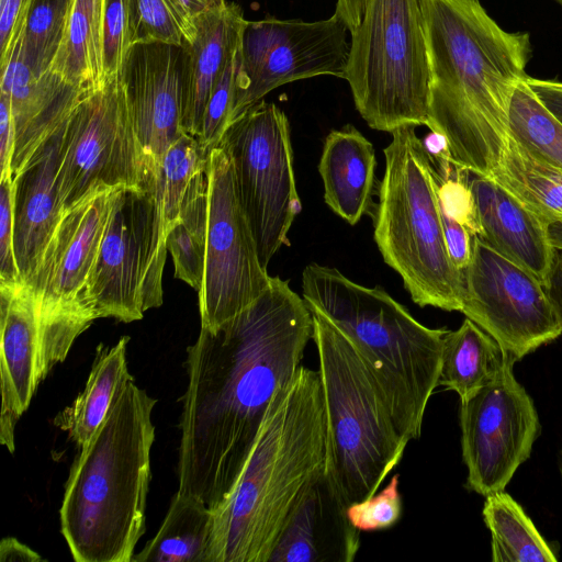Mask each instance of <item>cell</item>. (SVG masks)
Returning a JSON list of instances; mask_svg holds the SVG:
<instances>
[{
	"instance_id": "1",
	"label": "cell",
	"mask_w": 562,
	"mask_h": 562,
	"mask_svg": "<svg viewBox=\"0 0 562 562\" xmlns=\"http://www.w3.org/2000/svg\"><path fill=\"white\" fill-rule=\"evenodd\" d=\"M313 337V316L289 280L267 290L187 348L178 491L210 509L227 495L276 393L296 373Z\"/></svg>"
},
{
	"instance_id": "2",
	"label": "cell",
	"mask_w": 562,
	"mask_h": 562,
	"mask_svg": "<svg viewBox=\"0 0 562 562\" xmlns=\"http://www.w3.org/2000/svg\"><path fill=\"white\" fill-rule=\"evenodd\" d=\"M428 117L452 164L491 177L508 138V109L528 77L529 34L507 32L479 0H425Z\"/></svg>"
},
{
	"instance_id": "3",
	"label": "cell",
	"mask_w": 562,
	"mask_h": 562,
	"mask_svg": "<svg viewBox=\"0 0 562 562\" xmlns=\"http://www.w3.org/2000/svg\"><path fill=\"white\" fill-rule=\"evenodd\" d=\"M325 458L319 373L301 364L273 396L232 488L211 509L205 562H269L292 509L324 472Z\"/></svg>"
},
{
	"instance_id": "4",
	"label": "cell",
	"mask_w": 562,
	"mask_h": 562,
	"mask_svg": "<svg viewBox=\"0 0 562 562\" xmlns=\"http://www.w3.org/2000/svg\"><path fill=\"white\" fill-rule=\"evenodd\" d=\"M156 404L157 398L128 382L79 449L59 510L75 561L132 562L146 530Z\"/></svg>"
},
{
	"instance_id": "5",
	"label": "cell",
	"mask_w": 562,
	"mask_h": 562,
	"mask_svg": "<svg viewBox=\"0 0 562 562\" xmlns=\"http://www.w3.org/2000/svg\"><path fill=\"white\" fill-rule=\"evenodd\" d=\"M303 299L331 321L357 348L402 436L418 439L441 366L447 328L419 323L383 288L353 282L312 262L302 272Z\"/></svg>"
},
{
	"instance_id": "6",
	"label": "cell",
	"mask_w": 562,
	"mask_h": 562,
	"mask_svg": "<svg viewBox=\"0 0 562 562\" xmlns=\"http://www.w3.org/2000/svg\"><path fill=\"white\" fill-rule=\"evenodd\" d=\"M310 310L326 418L324 475L348 507L378 492L409 441L349 337Z\"/></svg>"
},
{
	"instance_id": "7",
	"label": "cell",
	"mask_w": 562,
	"mask_h": 562,
	"mask_svg": "<svg viewBox=\"0 0 562 562\" xmlns=\"http://www.w3.org/2000/svg\"><path fill=\"white\" fill-rule=\"evenodd\" d=\"M394 130L372 217L374 240L414 303L461 311L463 282L448 254L439 203V176L415 131Z\"/></svg>"
},
{
	"instance_id": "8",
	"label": "cell",
	"mask_w": 562,
	"mask_h": 562,
	"mask_svg": "<svg viewBox=\"0 0 562 562\" xmlns=\"http://www.w3.org/2000/svg\"><path fill=\"white\" fill-rule=\"evenodd\" d=\"M425 0H367L350 33L345 79L367 124L390 132L429 125Z\"/></svg>"
},
{
	"instance_id": "9",
	"label": "cell",
	"mask_w": 562,
	"mask_h": 562,
	"mask_svg": "<svg viewBox=\"0 0 562 562\" xmlns=\"http://www.w3.org/2000/svg\"><path fill=\"white\" fill-rule=\"evenodd\" d=\"M167 233L155 188L119 187L87 282L97 318L131 323L162 304Z\"/></svg>"
},
{
	"instance_id": "10",
	"label": "cell",
	"mask_w": 562,
	"mask_h": 562,
	"mask_svg": "<svg viewBox=\"0 0 562 562\" xmlns=\"http://www.w3.org/2000/svg\"><path fill=\"white\" fill-rule=\"evenodd\" d=\"M290 125L285 113L263 100L229 123L221 144L227 149L235 184L267 269L302 210L297 194Z\"/></svg>"
},
{
	"instance_id": "11",
	"label": "cell",
	"mask_w": 562,
	"mask_h": 562,
	"mask_svg": "<svg viewBox=\"0 0 562 562\" xmlns=\"http://www.w3.org/2000/svg\"><path fill=\"white\" fill-rule=\"evenodd\" d=\"M155 188L128 113L121 74L86 94L64 124L58 187L64 213L119 187Z\"/></svg>"
},
{
	"instance_id": "12",
	"label": "cell",
	"mask_w": 562,
	"mask_h": 562,
	"mask_svg": "<svg viewBox=\"0 0 562 562\" xmlns=\"http://www.w3.org/2000/svg\"><path fill=\"white\" fill-rule=\"evenodd\" d=\"M207 180L205 268L198 294L201 327L214 329L259 297L272 277L260 262L221 143L209 154Z\"/></svg>"
},
{
	"instance_id": "13",
	"label": "cell",
	"mask_w": 562,
	"mask_h": 562,
	"mask_svg": "<svg viewBox=\"0 0 562 562\" xmlns=\"http://www.w3.org/2000/svg\"><path fill=\"white\" fill-rule=\"evenodd\" d=\"M348 34L335 13L314 22L272 16L247 21L238 48L231 122L282 85L322 75L345 79Z\"/></svg>"
},
{
	"instance_id": "14",
	"label": "cell",
	"mask_w": 562,
	"mask_h": 562,
	"mask_svg": "<svg viewBox=\"0 0 562 562\" xmlns=\"http://www.w3.org/2000/svg\"><path fill=\"white\" fill-rule=\"evenodd\" d=\"M462 307L516 361L555 340L562 321L546 286L528 270L472 235L462 270Z\"/></svg>"
},
{
	"instance_id": "15",
	"label": "cell",
	"mask_w": 562,
	"mask_h": 562,
	"mask_svg": "<svg viewBox=\"0 0 562 562\" xmlns=\"http://www.w3.org/2000/svg\"><path fill=\"white\" fill-rule=\"evenodd\" d=\"M515 362L508 356L497 375L460 405L467 487L484 497L505 490L541 429L533 401L514 375Z\"/></svg>"
},
{
	"instance_id": "16",
	"label": "cell",
	"mask_w": 562,
	"mask_h": 562,
	"mask_svg": "<svg viewBox=\"0 0 562 562\" xmlns=\"http://www.w3.org/2000/svg\"><path fill=\"white\" fill-rule=\"evenodd\" d=\"M121 79L142 153L157 176L181 128L183 47L160 42L127 48Z\"/></svg>"
},
{
	"instance_id": "17",
	"label": "cell",
	"mask_w": 562,
	"mask_h": 562,
	"mask_svg": "<svg viewBox=\"0 0 562 562\" xmlns=\"http://www.w3.org/2000/svg\"><path fill=\"white\" fill-rule=\"evenodd\" d=\"M112 190L100 192L64 213L29 284L38 314L85 312L97 315L87 282L108 222Z\"/></svg>"
},
{
	"instance_id": "18",
	"label": "cell",
	"mask_w": 562,
	"mask_h": 562,
	"mask_svg": "<svg viewBox=\"0 0 562 562\" xmlns=\"http://www.w3.org/2000/svg\"><path fill=\"white\" fill-rule=\"evenodd\" d=\"M0 442L15 449V427L45 380L37 299L33 289L0 286Z\"/></svg>"
},
{
	"instance_id": "19",
	"label": "cell",
	"mask_w": 562,
	"mask_h": 562,
	"mask_svg": "<svg viewBox=\"0 0 562 562\" xmlns=\"http://www.w3.org/2000/svg\"><path fill=\"white\" fill-rule=\"evenodd\" d=\"M0 70V93L10 103L14 123V148L10 162L13 179L36 148L92 90L76 87L52 70L35 76L23 61L18 41Z\"/></svg>"
},
{
	"instance_id": "20",
	"label": "cell",
	"mask_w": 562,
	"mask_h": 562,
	"mask_svg": "<svg viewBox=\"0 0 562 562\" xmlns=\"http://www.w3.org/2000/svg\"><path fill=\"white\" fill-rule=\"evenodd\" d=\"M64 124L36 148L12 179L14 252L25 283L34 277L64 215L58 187Z\"/></svg>"
},
{
	"instance_id": "21",
	"label": "cell",
	"mask_w": 562,
	"mask_h": 562,
	"mask_svg": "<svg viewBox=\"0 0 562 562\" xmlns=\"http://www.w3.org/2000/svg\"><path fill=\"white\" fill-rule=\"evenodd\" d=\"M464 177L474 203L477 236L546 286L555 251L548 226L494 179L468 170Z\"/></svg>"
},
{
	"instance_id": "22",
	"label": "cell",
	"mask_w": 562,
	"mask_h": 562,
	"mask_svg": "<svg viewBox=\"0 0 562 562\" xmlns=\"http://www.w3.org/2000/svg\"><path fill=\"white\" fill-rule=\"evenodd\" d=\"M360 532L323 472L289 515L269 562H352Z\"/></svg>"
},
{
	"instance_id": "23",
	"label": "cell",
	"mask_w": 562,
	"mask_h": 562,
	"mask_svg": "<svg viewBox=\"0 0 562 562\" xmlns=\"http://www.w3.org/2000/svg\"><path fill=\"white\" fill-rule=\"evenodd\" d=\"M247 24L241 8L227 2L223 8L199 14L196 33L183 41L181 128L198 138L211 91L240 45Z\"/></svg>"
},
{
	"instance_id": "24",
	"label": "cell",
	"mask_w": 562,
	"mask_h": 562,
	"mask_svg": "<svg viewBox=\"0 0 562 562\" xmlns=\"http://www.w3.org/2000/svg\"><path fill=\"white\" fill-rule=\"evenodd\" d=\"M374 148L356 127L333 130L325 138L318 171L326 204L350 225L373 217L378 193Z\"/></svg>"
},
{
	"instance_id": "25",
	"label": "cell",
	"mask_w": 562,
	"mask_h": 562,
	"mask_svg": "<svg viewBox=\"0 0 562 562\" xmlns=\"http://www.w3.org/2000/svg\"><path fill=\"white\" fill-rule=\"evenodd\" d=\"M128 342L130 337L122 336L111 347L104 344L97 347L83 390L53 419L79 449L101 425L121 387L134 381L127 367Z\"/></svg>"
},
{
	"instance_id": "26",
	"label": "cell",
	"mask_w": 562,
	"mask_h": 562,
	"mask_svg": "<svg viewBox=\"0 0 562 562\" xmlns=\"http://www.w3.org/2000/svg\"><path fill=\"white\" fill-rule=\"evenodd\" d=\"M508 356L494 338L465 318L443 337L438 386L454 391L463 403L497 375Z\"/></svg>"
},
{
	"instance_id": "27",
	"label": "cell",
	"mask_w": 562,
	"mask_h": 562,
	"mask_svg": "<svg viewBox=\"0 0 562 562\" xmlns=\"http://www.w3.org/2000/svg\"><path fill=\"white\" fill-rule=\"evenodd\" d=\"M490 178L547 226L562 218V171L531 156L510 135Z\"/></svg>"
},
{
	"instance_id": "28",
	"label": "cell",
	"mask_w": 562,
	"mask_h": 562,
	"mask_svg": "<svg viewBox=\"0 0 562 562\" xmlns=\"http://www.w3.org/2000/svg\"><path fill=\"white\" fill-rule=\"evenodd\" d=\"M211 521L203 502L177 492L157 533L132 562H205Z\"/></svg>"
},
{
	"instance_id": "29",
	"label": "cell",
	"mask_w": 562,
	"mask_h": 562,
	"mask_svg": "<svg viewBox=\"0 0 562 562\" xmlns=\"http://www.w3.org/2000/svg\"><path fill=\"white\" fill-rule=\"evenodd\" d=\"M104 0H72L52 71L87 90L102 86V16Z\"/></svg>"
},
{
	"instance_id": "30",
	"label": "cell",
	"mask_w": 562,
	"mask_h": 562,
	"mask_svg": "<svg viewBox=\"0 0 562 562\" xmlns=\"http://www.w3.org/2000/svg\"><path fill=\"white\" fill-rule=\"evenodd\" d=\"M483 519L494 562H555V551L522 507L504 491L485 496Z\"/></svg>"
},
{
	"instance_id": "31",
	"label": "cell",
	"mask_w": 562,
	"mask_h": 562,
	"mask_svg": "<svg viewBox=\"0 0 562 562\" xmlns=\"http://www.w3.org/2000/svg\"><path fill=\"white\" fill-rule=\"evenodd\" d=\"M207 184V171L201 172L183 199L179 221L167 232L166 237L176 278L198 292L205 268Z\"/></svg>"
},
{
	"instance_id": "32",
	"label": "cell",
	"mask_w": 562,
	"mask_h": 562,
	"mask_svg": "<svg viewBox=\"0 0 562 562\" xmlns=\"http://www.w3.org/2000/svg\"><path fill=\"white\" fill-rule=\"evenodd\" d=\"M525 79L510 99L508 134L531 156L562 171V122Z\"/></svg>"
},
{
	"instance_id": "33",
	"label": "cell",
	"mask_w": 562,
	"mask_h": 562,
	"mask_svg": "<svg viewBox=\"0 0 562 562\" xmlns=\"http://www.w3.org/2000/svg\"><path fill=\"white\" fill-rule=\"evenodd\" d=\"M209 154L183 133L167 150L156 176V192L166 233L179 221L183 199L207 166Z\"/></svg>"
},
{
	"instance_id": "34",
	"label": "cell",
	"mask_w": 562,
	"mask_h": 562,
	"mask_svg": "<svg viewBox=\"0 0 562 562\" xmlns=\"http://www.w3.org/2000/svg\"><path fill=\"white\" fill-rule=\"evenodd\" d=\"M72 0H34L18 38L23 61L40 77L50 69L64 37Z\"/></svg>"
},
{
	"instance_id": "35",
	"label": "cell",
	"mask_w": 562,
	"mask_h": 562,
	"mask_svg": "<svg viewBox=\"0 0 562 562\" xmlns=\"http://www.w3.org/2000/svg\"><path fill=\"white\" fill-rule=\"evenodd\" d=\"M127 46L160 42L181 46L191 42L195 25L180 12L176 0H125Z\"/></svg>"
},
{
	"instance_id": "36",
	"label": "cell",
	"mask_w": 562,
	"mask_h": 562,
	"mask_svg": "<svg viewBox=\"0 0 562 562\" xmlns=\"http://www.w3.org/2000/svg\"><path fill=\"white\" fill-rule=\"evenodd\" d=\"M238 49L226 64L209 97L203 114L201 134L196 138L206 154H210V151L220 144L224 132L229 125L235 94Z\"/></svg>"
},
{
	"instance_id": "37",
	"label": "cell",
	"mask_w": 562,
	"mask_h": 562,
	"mask_svg": "<svg viewBox=\"0 0 562 562\" xmlns=\"http://www.w3.org/2000/svg\"><path fill=\"white\" fill-rule=\"evenodd\" d=\"M347 515L360 531H376L394 526L402 515L400 475L394 474L382 491L349 505Z\"/></svg>"
},
{
	"instance_id": "38",
	"label": "cell",
	"mask_w": 562,
	"mask_h": 562,
	"mask_svg": "<svg viewBox=\"0 0 562 562\" xmlns=\"http://www.w3.org/2000/svg\"><path fill=\"white\" fill-rule=\"evenodd\" d=\"M127 46L125 0H104L102 16L103 81L121 74Z\"/></svg>"
},
{
	"instance_id": "39",
	"label": "cell",
	"mask_w": 562,
	"mask_h": 562,
	"mask_svg": "<svg viewBox=\"0 0 562 562\" xmlns=\"http://www.w3.org/2000/svg\"><path fill=\"white\" fill-rule=\"evenodd\" d=\"M0 286L16 288L25 283L20 274L13 239V181L0 178Z\"/></svg>"
},
{
	"instance_id": "40",
	"label": "cell",
	"mask_w": 562,
	"mask_h": 562,
	"mask_svg": "<svg viewBox=\"0 0 562 562\" xmlns=\"http://www.w3.org/2000/svg\"><path fill=\"white\" fill-rule=\"evenodd\" d=\"M439 202L443 211L463 224L472 235L479 234L474 203L463 169L456 167L451 177L440 181Z\"/></svg>"
},
{
	"instance_id": "41",
	"label": "cell",
	"mask_w": 562,
	"mask_h": 562,
	"mask_svg": "<svg viewBox=\"0 0 562 562\" xmlns=\"http://www.w3.org/2000/svg\"><path fill=\"white\" fill-rule=\"evenodd\" d=\"M34 0H0V68L3 67L23 29Z\"/></svg>"
},
{
	"instance_id": "42",
	"label": "cell",
	"mask_w": 562,
	"mask_h": 562,
	"mask_svg": "<svg viewBox=\"0 0 562 562\" xmlns=\"http://www.w3.org/2000/svg\"><path fill=\"white\" fill-rule=\"evenodd\" d=\"M440 203V202H439ZM446 245L453 266L462 272L471 259L472 234L440 206Z\"/></svg>"
},
{
	"instance_id": "43",
	"label": "cell",
	"mask_w": 562,
	"mask_h": 562,
	"mask_svg": "<svg viewBox=\"0 0 562 562\" xmlns=\"http://www.w3.org/2000/svg\"><path fill=\"white\" fill-rule=\"evenodd\" d=\"M14 148V123L8 99L0 93V175L11 176L10 162ZM0 177V178H1ZM12 177V176H11Z\"/></svg>"
},
{
	"instance_id": "44",
	"label": "cell",
	"mask_w": 562,
	"mask_h": 562,
	"mask_svg": "<svg viewBox=\"0 0 562 562\" xmlns=\"http://www.w3.org/2000/svg\"><path fill=\"white\" fill-rule=\"evenodd\" d=\"M525 81L541 102L562 122V82L530 76Z\"/></svg>"
},
{
	"instance_id": "45",
	"label": "cell",
	"mask_w": 562,
	"mask_h": 562,
	"mask_svg": "<svg viewBox=\"0 0 562 562\" xmlns=\"http://www.w3.org/2000/svg\"><path fill=\"white\" fill-rule=\"evenodd\" d=\"M1 562H43L46 561L37 552L14 537H5L0 542Z\"/></svg>"
},
{
	"instance_id": "46",
	"label": "cell",
	"mask_w": 562,
	"mask_h": 562,
	"mask_svg": "<svg viewBox=\"0 0 562 562\" xmlns=\"http://www.w3.org/2000/svg\"><path fill=\"white\" fill-rule=\"evenodd\" d=\"M546 289L562 321V249L555 248Z\"/></svg>"
},
{
	"instance_id": "47",
	"label": "cell",
	"mask_w": 562,
	"mask_h": 562,
	"mask_svg": "<svg viewBox=\"0 0 562 562\" xmlns=\"http://www.w3.org/2000/svg\"><path fill=\"white\" fill-rule=\"evenodd\" d=\"M367 0H337L335 14L348 26L350 33L360 24Z\"/></svg>"
},
{
	"instance_id": "48",
	"label": "cell",
	"mask_w": 562,
	"mask_h": 562,
	"mask_svg": "<svg viewBox=\"0 0 562 562\" xmlns=\"http://www.w3.org/2000/svg\"><path fill=\"white\" fill-rule=\"evenodd\" d=\"M176 3L183 16L192 24L194 19L201 13L221 9L226 0H176Z\"/></svg>"
},
{
	"instance_id": "49",
	"label": "cell",
	"mask_w": 562,
	"mask_h": 562,
	"mask_svg": "<svg viewBox=\"0 0 562 562\" xmlns=\"http://www.w3.org/2000/svg\"><path fill=\"white\" fill-rule=\"evenodd\" d=\"M548 235L552 246L562 249V218L548 226Z\"/></svg>"
},
{
	"instance_id": "50",
	"label": "cell",
	"mask_w": 562,
	"mask_h": 562,
	"mask_svg": "<svg viewBox=\"0 0 562 562\" xmlns=\"http://www.w3.org/2000/svg\"><path fill=\"white\" fill-rule=\"evenodd\" d=\"M559 471H560V475H561V479H562V454L559 459Z\"/></svg>"
},
{
	"instance_id": "51",
	"label": "cell",
	"mask_w": 562,
	"mask_h": 562,
	"mask_svg": "<svg viewBox=\"0 0 562 562\" xmlns=\"http://www.w3.org/2000/svg\"><path fill=\"white\" fill-rule=\"evenodd\" d=\"M562 7V0H555Z\"/></svg>"
}]
</instances>
